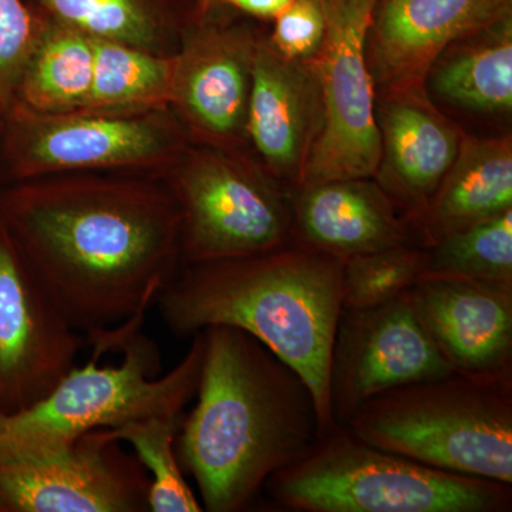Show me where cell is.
I'll use <instances>...</instances> for the list:
<instances>
[{
	"mask_svg": "<svg viewBox=\"0 0 512 512\" xmlns=\"http://www.w3.org/2000/svg\"><path fill=\"white\" fill-rule=\"evenodd\" d=\"M5 227L23 262L84 339L143 325L183 264L181 212L170 190L69 180L22 188Z\"/></svg>",
	"mask_w": 512,
	"mask_h": 512,
	"instance_id": "obj_1",
	"label": "cell"
},
{
	"mask_svg": "<svg viewBox=\"0 0 512 512\" xmlns=\"http://www.w3.org/2000/svg\"><path fill=\"white\" fill-rule=\"evenodd\" d=\"M202 332L198 399L175 450L202 510L238 512L319 439V414L308 383L264 343L235 326Z\"/></svg>",
	"mask_w": 512,
	"mask_h": 512,
	"instance_id": "obj_2",
	"label": "cell"
},
{
	"mask_svg": "<svg viewBox=\"0 0 512 512\" xmlns=\"http://www.w3.org/2000/svg\"><path fill=\"white\" fill-rule=\"evenodd\" d=\"M342 275L343 259L293 241L247 258L183 265L156 305L180 338L228 325L264 343L311 387L323 436L336 426L329 366Z\"/></svg>",
	"mask_w": 512,
	"mask_h": 512,
	"instance_id": "obj_3",
	"label": "cell"
},
{
	"mask_svg": "<svg viewBox=\"0 0 512 512\" xmlns=\"http://www.w3.org/2000/svg\"><path fill=\"white\" fill-rule=\"evenodd\" d=\"M345 426L424 466L512 484V372H453L396 387L363 403Z\"/></svg>",
	"mask_w": 512,
	"mask_h": 512,
	"instance_id": "obj_4",
	"label": "cell"
},
{
	"mask_svg": "<svg viewBox=\"0 0 512 512\" xmlns=\"http://www.w3.org/2000/svg\"><path fill=\"white\" fill-rule=\"evenodd\" d=\"M262 491L282 510L296 512L512 510V484L424 466L339 424L269 477Z\"/></svg>",
	"mask_w": 512,
	"mask_h": 512,
	"instance_id": "obj_5",
	"label": "cell"
},
{
	"mask_svg": "<svg viewBox=\"0 0 512 512\" xmlns=\"http://www.w3.org/2000/svg\"><path fill=\"white\" fill-rule=\"evenodd\" d=\"M192 338L187 355L161 377L160 353L143 333L120 343L119 366L100 367L93 353L35 406L0 414V457L64 446L89 431L130 421L183 416L197 394L204 359V332Z\"/></svg>",
	"mask_w": 512,
	"mask_h": 512,
	"instance_id": "obj_6",
	"label": "cell"
},
{
	"mask_svg": "<svg viewBox=\"0 0 512 512\" xmlns=\"http://www.w3.org/2000/svg\"><path fill=\"white\" fill-rule=\"evenodd\" d=\"M183 265L264 254L293 242L291 192L222 150L194 154L175 175Z\"/></svg>",
	"mask_w": 512,
	"mask_h": 512,
	"instance_id": "obj_7",
	"label": "cell"
},
{
	"mask_svg": "<svg viewBox=\"0 0 512 512\" xmlns=\"http://www.w3.org/2000/svg\"><path fill=\"white\" fill-rule=\"evenodd\" d=\"M376 2L322 0L325 39L311 60L319 84L320 124L302 185L375 178L382 147L366 49Z\"/></svg>",
	"mask_w": 512,
	"mask_h": 512,
	"instance_id": "obj_8",
	"label": "cell"
},
{
	"mask_svg": "<svg viewBox=\"0 0 512 512\" xmlns=\"http://www.w3.org/2000/svg\"><path fill=\"white\" fill-rule=\"evenodd\" d=\"M150 478L107 429L64 446L0 457V511L144 512Z\"/></svg>",
	"mask_w": 512,
	"mask_h": 512,
	"instance_id": "obj_9",
	"label": "cell"
},
{
	"mask_svg": "<svg viewBox=\"0 0 512 512\" xmlns=\"http://www.w3.org/2000/svg\"><path fill=\"white\" fill-rule=\"evenodd\" d=\"M453 372L421 326L409 292L376 308L342 309L329 366L333 421L345 426L377 394Z\"/></svg>",
	"mask_w": 512,
	"mask_h": 512,
	"instance_id": "obj_10",
	"label": "cell"
},
{
	"mask_svg": "<svg viewBox=\"0 0 512 512\" xmlns=\"http://www.w3.org/2000/svg\"><path fill=\"white\" fill-rule=\"evenodd\" d=\"M86 343L52 305L0 224V414L35 406Z\"/></svg>",
	"mask_w": 512,
	"mask_h": 512,
	"instance_id": "obj_11",
	"label": "cell"
},
{
	"mask_svg": "<svg viewBox=\"0 0 512 512\" xmlns=\"http://www.w3.org/2000/svg\"><path fill=\"white\" fill-rule=\"evenodd\" d=\"M15 111L13 150L22 175L131 167L153 163L173 151L170 128L154 117Z\"/></svg>",
	"mask_w": 512,
	"mask_h": 512,
	"instance_id": "obj_12",
	"label": "cell"
},
{
	"mask_svg": "<svg viewBox=\"0 0 512 512\" xmlns=\"http://www.w3.org/2000/svg\"><path fill=\"white\" fill-rule=\"evenodd\" d=\"M512 15V0H377L367 63L377 92L426 84L448 47Z\"/></svg>",
	"mask_w": 512,
	"mask_h": 512,
	"instance_id": "obj_13",
	"label": "cell"
},
{
	"mask_svg": "<svg viewBox=\"0 0 512 512\" xmlns=\"http://www.w3.org/2000/svg\"><path fill=\"white\" fill-rule=\"evenodd\" d=\"M376 120L375 181L412 227L456 160L464 131L437 109L427 84L377 92Z\"/></svg>",
	"mask_w": 512,
	"mask_h": 512,
	"instance_id": "obj_14",
	"label": "cell"
},
{
	"mask_svg": "<svg viewBox=\"0 0 512 512\" xmlns=\"http://www.w3.org/2000/svg\"><path fill=\"white\" fill-rule=\"evenodd\" d=\"M409 298L421 326L454 372H512V291L426 271L410 288Z\"/></svg>",
	"mask_w": 512,
	"mask_h": 512,
	"instance_id": "obj_15",
	"label": "cell"
},
{
	"mask_svg": "<svg viewBox=\"0 0 512 512\" xmlns=\"http://www.w3.org/2000/svg\"><path fill=\"white\" fill-rule=\"evenodd\" d=\"M320 124L319 84L311 62H292L256 37L247 137L264 170L289 192L302 187Z\"/></svg>",
	"mask_w": 512,
	"mask_h": 512,
	"instance_id": "obj_16",
	"label": "cell"
},
{
	"mask_svg": "<svg viewBox=\"0 0 512 512\" xmlns=\"http://www.w3.org/2000/svg\"><path fill=\"white\" fill-rule=\"evenodd\" d=\"M255 40L247 30L207 23L175 56L171 103L215 146H231L247 136Z\"/></svg>",
	"mask_w": 512,
	"mask_h": 512,
	"instance_id": "obj_17",
	"label": "cell"
},
{
	"mask_svg": "<svg viewBox=\"0 0 512 512\" xmlns=\"http://www.w3.org/2000/svg\"><path fill=\"white\" fill-rule=\"evenodd\" d=\"M291 207L293 241L343 261L393 245H417L409 222L375 178L302 185L291 192Z\"/></svg>",
	"mask_w": 512,
	"mask_h": 512,
	"instance_id": "obj_18",
	"label": "cell"
},
{
	"mask_svg": "<svg viewBox=\"0 0 512 512\" xmlns=\"http://www.w3.org/2000/svg\"><path fill=\"white\" fill-rule=\"evenodd\" d=\"M511 208V137L477 138L464 133L456 160L413 222L414 241L427 248L444 235Z\"/></svg>",
	"mask_w": 512,
	"mask_h": 512,
	"instance_id": "obj_19",
	"label": "cell"
},
{
	"mask_svg": "<svg viewBox=\"0 0 512 512\" xmlns=\"http://www.w3.org/2000/svg\"><path fill=\"white\" fill-rule=\"evenodd\" d=\"M441 100L474 113L505 116L512 110V15L441 53L426 84Z\"/></svg>",
	"mask_w": 512,
	"mask_h": 512,
	"instance_id": "obj_20",
	"label": "cell"
},
{
	"mask_svg": "<svg viewBox=\"0 0 512 512\" xmlns=\"http://www.w3.org/2000/svg\"><path fill=\"white\" fill-rule=\"evenodd\" d=\"M37 15L39 37L16 90L20 106L42 114L86 110L93 87V37Z\"/></svg>",
	"mask_w": 512,
	"mask_h": 512,
	"instance_id": "obj_21",
	"label": "cell"
},
{
	"mask_svg": "<svg viewBox=\"0 0 512 512\" xmlns=\"http://www.w3.org/2000/svg\"><path fill=\"white\" fill-rule=\"evenodd\" d=\"M35 12L94 39L156 53L175 28L174 0H33Z\"/></svg>",
	"mask_w": 512,
	"mask_h": 512,
	"instance_id": "obj_22",
	"label": "cell"
},
{
	"mask_svg": "<svg viewBox=\"0 0 512 512\" xmlns=\"http://www.w3.org/2000/svg\"><path fill=\"white\" fill-rule=\"evenodd\" d=\"M93 45V87L86 111L153 107L171 101L175 56L94 37Z\"/></svg>",
	"mask_w": 512,
	"mask_h": 512,
	"instance_id": "obj_23",
	"label": "cell"
},
{
	"mask_svg": "<svg viewBox=\"0 0 512 512\" xmlns=\"http://www.w3.org/2000/svg\"><path fill=\"white\" fill-rule=\"evenodd\" d=\"M427 249V271L512 291V208L444 235Z\"/></svg>",
	"mask_w": 512,
	"mask_h": 512,
	"instance_id": "obj_24",
	"label": "cell"
},
{
	"mask_svg": "<svg viewBox=\"0 0 512 512\" xmlns=\"http://www.w3.org/2000/svg\"><path fill=\"white\" fill-rule=\"evenodd\" d=\"M181 417H148L107 429L111 439L130 444L150 478L148 511L201 512L175 450Z\"/></svg>",
	"mask_w": 512,
	"mask_h": 512,
	"instance_id": "obj_25",
	"label": "cell"
},
{
	"mask_svg": "<svg viewBox=\"0 0 512 512\" xmlns=\"http://www.w3.org/2000/svg\"><path fill=\"white\" fill-rule=\"evenodd\" d=\"M427 249L393 245L343 261L342 309L376 308L399 298L427 271Z\"/></svg>",
	"mask_w": 512,
	"mask_h": 512,
	"instance_id": "obj_26",
	"label": "cell"
},
{
	"mask_svg": "<svg viewBox=\"0 0 512 512\" xmlns=\"http://www.w3.org/2000/svg\"><path fill=\"white\" fill-rule=\"evenodd\" d=\"M39 32V15L25 0H0V106L18 90Z\"/></svg>",
	"mask_w": 512,
	"mask_h": 512,
	"instance_id": "obj_27",
	"label": "cell"
},
{
	"mask_svg": "<svg viewBox=\"0 0 512 512\" xmlns=\"http://www.w3.org/2000/svg\"><path fill=\"white\" fill-rule=\"evenodd\" d=\"M274 22V30L268 40L278 55L292 62L315 59L326 32L322 0H293Z\"/></svg>",
	"mask_w": 512,
	"mask_h": 512,
	"instance_id": "obj_28",
	"label": "cell"
},
{
	"mask_svg": "<svg viewBox=\"0 0 512 512\" xmlns=\"http://www.w3.org/2000/svg\"><path fill=\"white\" fill-rule=\"evenodd\" d=\"M293 0H204L200 9L205 10L210 6H229L239 12L262 20H275L284 13Z\"/></svg>",
	"mask_w": 512,
	"mask_h": 512,
	"instance_id": "obj_29",
	"label": "cell"
},
{
	"mask_svg": "<svg viewBox=\"0 0 512 512\" xmlns=\"http://www.w3.org/2000/svg\"><path fill=\"white\" fill-rule=\"evenodd\" d=\"M202 2H204V0H195V5H197V9L201 8Z\"/></svg>",
	"mask_w": 512,
	"mask_h": 512,
	"instance_id": "obj_30",
	"label": "cell"
},
{
	"mask_svg": "<svg viewBox=\"0 0 512 512\" xmlns=\"http://www.w3.org/2000/svg\"><path fill=\"white\" fill-rule=\"evenodd\" d=\"M202 3H204V2H202ZM201 6H202V5H201Z\"/></svg>",
	"mask_w": 512,
	"mask_h": 512,
	"instance_id": "obj_31",
	"label": "cell"
}]
</instances>
